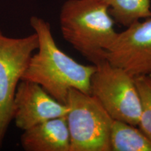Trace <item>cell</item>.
<instances>
[{"mask_svg": "<svg viewBox=\"0 0 151 151\" xmlns=\"http://www.w3.org/2000/svg\"><path fill=\"white\" fill-rule=\"evenodd\" d=\"M137 127L113 120L110 134L111 151H151V141Z\"/></svg>", "mask_w": 151, "mask_h": 151, "instance_id": "obj_9", "label": "cell"}, {"mask_svg": "<svg viewBox=\"0 0 151 151\" xmlns=\"http://www.w3.org/2000/svg\"><path fill=\"white\" fill-rule=\"evenodd\" d=\"M105 58L134 78L151 75V15L118 32Z\"/></svg>", "mask_w": 151, "mask_h": 151, "instance_id": "obj_6", "label": "cell"}, {"mask_svg": "<svg viewBox=\"0 0 151 151\" xmlns=\"http://www.w3.org/2000/svg\"><path fill=\"white\" fill-rule=\"evenodd\" d=\"M69 107L57 101L41 86L21 80L17 86L13 105V120L19 129L26 130L55 118L67 116Z\"/></svg>", "mask_w": 151, "mask_h": 151, "instance_id": "obj_7", "label": "cell"}, {"mask_svg": "<svg viewBox=\"0 0 151 151\" xmlns=\"http://www.w3.org/2000/svg\"><path fill=\"white\" fill-rule=\"evenodd\" d=\"M38 44L35 32L24 37L11 38L0 29V148L13 120L17 86Z\"/></svg>", "mask_w": 151, "mask_h": 151, "instance_id": "obj_5", "label": "cell"}, {"mask_svg": "<svg viewBox=\"0 0 151 151\" xmlns=\"http://www.w3.org/2000/svg\"><path fill=\"white\" fill-rule=\"evenodd\" d=\"M64 39L75 50L97 65L118 35L108 7L98 0H67L60 14Z\"/></svg>", "mask_w": 151, "mask_h": 151, "instance_id": "obj_2", "label": "cell"}, {"mask_svg": "<svg viewBox=\"0 0 151 151\" xmlns=\"http://www.w3.org/2000/svg\"><path fill=\"white\" fill-rule=\"evenodd\" d=\"M66 104L70 151H111L113 119L91 94L71 89Z\"/></svg>", "mask_w": 151, "mask_h": 151, "instance_id": "obj_3", "label": "cell"}, {"mask_svg": "<svg viewBox=\"0 0 151 151\" xmlns=\"http://www.w3.org/2000/svg\"><path fill=\"white\" fill-rule=\"evenodd\" d=\"M23 132L20 142L24 150L70 151L66 116L50 119Z\"/></svg>", "mask_w": 151, "mask_h": 151, "instance_id": "obj_8", "label": "cell"}, {"mask_svg": "<svg viewBox=\"0 0 151 151\" xmlns=\"http://www.w3.org/2000/svg\"><path fill=\"white\" fill-rule=\"evenodd\" d=\"M141 102V115L138 127L151 141V75L135 77Z\"/></svg>", "mask_w": 151, "mask_h": 151, "instance_id": "obj_11", "label": "cell"}, {"mask_svg": "<svg viewBox=\"0 0 151 151\" xmlns=\"http://www.w3.org/2000/svg\"><path fill=\"white\" fill-rule=\"evenodd\" d=\"M30 25L37 34L39 44L21 80L39 84L64 104L71 89L90 94V80L96 66L78 63L62 51L56 44L50 24L43 19L32 16Z\"/></svg>", "mask_w": 151, "mask_h": 151, "instance_id": "obj_1", "label": "cell"}, {"mask_svg": "<svg viewBox=\"0 0 151 151\" xmlns=\"http://www.w3.org/2000/svg\"><path fill=\"white\" fill-rule=\"evenodd\" d=\"M108 7L115 22L127 27L151 15L150 0H98Z\"/></svg>", "mask_w": 151, "mask_h": 151, "instance_id": "obj_10", "label": "cell"}, {"mask_svg": "<svg viewBox=\"0 0 151 151\" xmlns=\"http://www.w3.org/2000/svg\"><path fill=\"white\" fill-rule=\"evenodd\" d=\"M95 66L90 80V94L113 120L138 126L141 102L135 78L106 60Z\"/></svg>", "mask_w": 151, "mask_h": 151, "instance_id": "obj_4", "label": "cell"}]
</instances>
